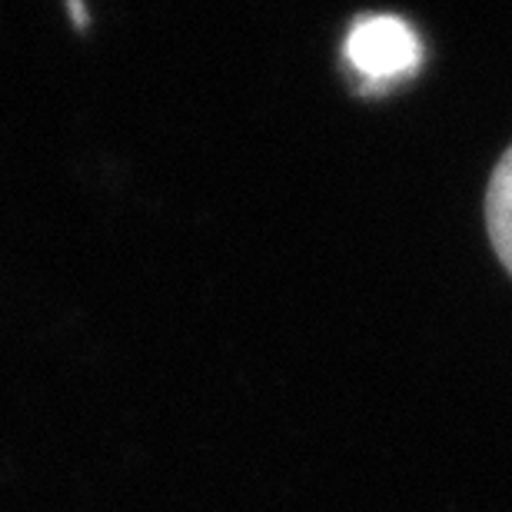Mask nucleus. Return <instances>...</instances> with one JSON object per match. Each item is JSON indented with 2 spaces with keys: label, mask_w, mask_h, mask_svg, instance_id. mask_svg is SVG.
Returning a JSON list of instances; mask_svg holds the SVG:
<instances>
[{
  "label": "nucleus",
  "mask_w": 512,
  "mask_h": 512,
  "mask_svg": "<svg viewBox=\"0 0 512 512\" xmlns=\"http://www.w3.org/2000/svg\"><path fill=\"white\" fill-rule=\"evenodd\" d=\"M346 60L370 84H380V80L413 74L423 60V44L403 17L373 14L353 24L346 37Z\"/></svg>",
  "instance_id": "f257e3e1"
},
{
  "label": "nucleus",
  "mask_w": 512,
  "mask_h": 512,
  "mask_svg": "<svg viewBox=\"0 0 512 512\" xmlns=\"http://www.w3.org/2000/svg\"><path fill=\"white\" fill-rule=\"evenodd\" d=\"M486 223H489V240H493L496 256L512 273V147L503 153V160L496 163L493 180H489Z\"/></svg>",
  "instance_id": "f03ea898"
}]
</instances>
